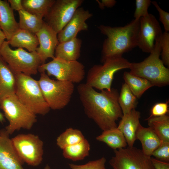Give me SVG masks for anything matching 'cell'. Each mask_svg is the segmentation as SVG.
<instances>
[{
    "instance_id": "60d3db41",
    "label": "cell",
    "mask_w": 169,
    "mask_h": 169,
    "mask_svg": "<svg viewBox=\"0 0 169 169\" xmlns=\"http://www.w3.org/2000/svg\"><path fill=\"white\" fill-rule=\"evenodd\" d=\"M5 121V118L4 115L1 112H0V122L3 123Z\"/></svg>"
},
{
    "instance_id": "484cf974",
    "label": "cell",
    "mask_w": 169,
    "mask_h": 169,
    "mask_svg": "<svg viewBox=\"0 0 169 169\" xmlns=\"http://www.w3.org/2000/svg\"><path fill=\"white\" fill-rule=\"evenodd\" d=\"M149 127L162 141L169 142V116L167 115L149 117Z\"/></svg>"
},
{
    "instance_id": "e575fe53",
    "label": "cell",
    "mask_w": 169,
    "mask_h": 169,
    "mask_svg": "<svg viewBox=\"0 0 169 169\" xmlns=\"http://www.w3.org/2000/svg\"><path fill=\"white\" fill-rule=\"evenodd\" d=\"M168 101L158 103L155 104L151 110L149 117L160 116L166 115L168 112Z\"/></svg>"
},
{
    "instance_id": "8d00e7d4",
    "label": "cell",
    "mask_w": 169,
    "mask_h": 169,
    "mask_svg": "<svg viewBox=\"0 0 169 169\" xmlns=\"http://www.w3.org/2000/svg\"><path fill=\"white\" fill-rule=\"evenodd\" d=\"M154 169H169V162H165L151 157Z\"/></svg>"
},
{
    "instance_id": "f1b7e54d",
    "label": "cell",
    "mask_w": 169,
    "mask_h": 169,
    "mask_svg": "<svg viewBox=\"0 0 169 169\" xmlns=\"http://www.w3.org/2000/svg\"><path fill=\"white\" fill-rule=\"evenodd\" d=\"M85 139L79 130L69 128L60 135L56 139V144L63 149L70 146L78 143Z\"/></svg>"
},
{
    "instance_id": "603a6c76",
    "label": "cell",
    "mask_w": 169,
    "mask_h": 169,
    "mask_svg": "<svg viewBox=\"0 0 169 169\" xmlns=\"http://www.w3.org/2000/svg\"><path fill=\"white\" fill-rule=\"evenodd\" d=\"M96 139L114 150L125 148L127 145L124 136L117 127L103 131Z\"/></svg>"
},
{
    "instance_id": "277c9868",
    "label": "cell",
    "mask_w": 169,
    "mask_h": 169,
    "mask_svg": "<svg viewBox=\"0 0 169 169\" xmlns=\"http://www.w3.org/2000/svg\"><path fill=\"white\" fill-rule=\"evenodd\" d=\"M14 73L15 95L19 101L35 115H44L48 113L50 109L45 100L38 80L29 75Z\"/></svg>"
},
{
    "instance_id": "1f68e13d",
    "label": "cell",
    "mask_w": 169,
    "mask_h": 169,
    "mask_svg": "<svg viewBox=\"0 0 169 169\" xmlns=\"http://www.w3.org/2000/svg\"><path fill=\"white\" fill-rule=\"evenodd\" d=\"M151 4V1L150 0H136L134 15L135 19H139L141 17L147 16L149 13V7Z\"/></svg>"
},
{
    "instance_id": "cb8c5ba5",
    "label": "cell",
    "mask_w": 169,
    "mask_h": 169,
    "mask_svg": "<svg viewBox=\"0 0 169 169\" xmlns=\"http://www.w3.org/2000/svg\"><path fill=\"white\" fill-rule=\"evenodd\" d=\"M125 83L137 98H140L143 93L153 86L151 83L144 78L125 71L123 74Z\"/></svg>"
},
{
    "instance_id": "44dd1931",
    "label": "cell",
    "mask_w": 169,
    "mask_h": 169,
    "mask_svg": "<svg viewBox=\"0 0 169 169\" xmlns=\"http://www.w3.org/2000/svg\"><path fill=\"white\" fill-rule=\"evenodd\" d=\"M15 74L0 55V99L15 94Z\"/></svg>"
},
{
    "instance_id": "d590c367",
    "label": "cell",
    "mask_w": 169,
    "mask_h": 169,
    "mask_svg": "<svg viewBox=\"0 0 169 169\" xmlns=\"http://www.w3.org/2000/svg\"><path fill=\"white\" fill-rule=\"evenodd\" d=\"M151 3L155 7L159 13V20L163 25L165 32L169 31V13L162 9L156 1H151Z\"/></svg>"
},
{
    "instance_id": "7a4b0ae2",
    "label": "cell",
    "mask_w": 169,
    "mask_h": 169,
    "mask_svg": "<svg viewBox=\"0 0 169 169\" xmlns=\"http://www.w3.org/2000/svg\"><path fill=\"white\" fill-rule=\"evenodd\" d=\"M140 19H134L123 26L100 25L98 27L101 33L107 37L101 51L102 63L110 58L122 57L124 53L137 46Z\"/></svg>"
},
{
    "instance_id": "f35d334b",
    "label": "cell",
    "mask_w": 169,
    "mask_h": 169,
    "mask_svg": "<svg viewBox=\"0 0 169 169\" xmlns=\"http://www.w3.org/2000/svg\"><path fill=\"white\" fill-rule=\"evenodd\" d=\"M8 2L13 10H17L18 12L23 10L22 0H8Z\"/></svg>"
},
{
    "instance_id": "52a82bcc",
    "label": "cell",
    "mask_w": 169,
    "mask_h": 169,
    "mask_svg": "<svg viewBox=\"0 0 169 169\" xmlns=\"http://www.w3.org/2000/svg\"><path fill=\"white\" fill-rule=\"evenodd\" d=\"M38 81L50 109L61 110L69 103L74 89V83L51 79L45 72L41 73Z\"/></svg>"
},
{
    "instance_id": "8fae6325",
    "label": "cell",
    "mask_w": 169,
    "mask_h": 169,
    "mask_svg": "<svg viewBox=\"0 0 169 169\" xmlns=\"http://www.w3.org/2000/svg\"><path fill=\"white\" fill-rule=\"evenodd\" d=\"M109 163L112 169H154L151 157L133 146L114 150Z\"/></svg>"
},
{
    "instance_id": "9c48e42d",
    "label": "cell",
    "mask_w": 169,
    "mask_h": 169,
    "mask_svg": "<svg viewBox=\"0 0 169 169\" xmlns=\"http://www.w3.org/2000/svg\"><path fill=\"white\" fill-rule=\"evenodd\" d=\"M38 71L41 73L46 72L49 76H54L58 80L73 83H80L85 74V67L77 60H66L55 57L40 65Z\"/></svg>"
},
{
    "instance_id": "9a60e30c",
    "label": "cell",
    "mask_w": 169,
    "mask_h": 169,
    "mask_svg": "<svg viewBox=\"0 0 169 169\" xmlns=\"http://www.w3.org/2000/svg\"><path fill=\"white\" fill-rule=\"evenodd\" d=\"M92 16L88 10L82 7L78 8L69 22L58 33L59 43L76 37L79 32L87 30L88 27L86 21Z\"/></svg>"
},
{
    "instance_id": "ab89813d",
    "label": "cell",
    "mask_w": 169,
    "mask_h": 169,
    "mask_svg": "<svg viewBox=\"0 0 169 169\" xmlns=\"http://www.w3.org/2000/svg\"><path fill=\"white\" fill-rule=\"evenodd\" d=\"M6 39V36L0 27V48Z\"/></svg>"
},
{
    "instance_id": "b9f144b4",
    "label": "cell",
    "mask_w": 169,
    "mask_h": 169,
    "mask_svg": "<svg viewBox=\"0 0 169 169\" xmlns=\"http://www.w3.org/2000/svg\"><path fill=\"white\" fill-rule=\"evenodd\" d=\"M44 169H51V168L49 165H47L44 167Z\"/></svg>"
},
{
    "instance_id": "4316f807",
    "label": "cell",
    "mask_w": 169,
    "mask_h": 169,
    "mask_svg": "<svg viewBox=\"0 0 169 169\" xmlns=\"http://www.w3.org/2000/svg\"><path fill=\"white\" fill-rule=\"evenodd\" d=\"M20 29L27 30L35 34L42 26L43 18L31 14L24 10L18 11Z\"/></svg>"
},
{
    "instance_id": "d4e9b609",
    "label": "cell",
    "mask_w": 169,
    "mask_h": 169,
    "mask_svg": "<svg viewBox=\"0 0 169 169\" xmlns=\"http://www.w3.org/2000/svg\"><path fill=\"white\" fill-rule=\"evenodd\" d=\"M90 145L85 138L75 144L63 149V155L65 158L74 161L83 160L89 154Z\"/></svg>"
},
{
    "instance_id": "30bf717a",
    "label": "cell",
    "mask_w": 169,
    "mask_h": 169,
    "mask_svg": "<svg viewBox=\"0 0 169 169\" xmlns=\"http://www.w3.org/2000/svg\"><path fill=\"white\" fill-rule=\"evenodd\" d=\"M14 148L23 162L33 166L41 163L43 155V142L37 135L20 134L11 139Z\"/></svg>"
},
{
    "instance_id": "7c38bea8",
    "label": "cell",
    "mask_w": 169,
    "mask_h": 169,
    "mask_svg": "<svg viewBox=\"0 0 169 169\" xmlns=\"http://www.w3.org/2000/svg\"><path fill=\"white\" fill-rule=\"evenodd\" d=\"M83 0H55L44 21L57 34L65 27Z\"/></svg>"
},
{
    "instance_id": "d6a6232c",
    "label": "cell",
    "mask_w": 169,
    "mask_h": 169,
    "mask_svg": "<svg viewBox=\"0 0 169 169\" xmlns=\"http://www.w3.org/2000/svg\"><path fill=\"white\" fill-rule=\"evenodd\" d=\"M152 156L158 160L169 162V142L162 141Z\"/></svg>"
},
{
    "instance_id": "e0dca14e",
    "label": "cell",
    "mask_w": 169,
    "mask_h": 169,
    "mask_svg": "<svg viewBox=\"0 0 169 169\" xmlns=\"http://www.w3.org/2000/svg\"><path fill=\"white\" fill-rule=\"evenodd\" d=\"M140 113L134 109L123 115L117 128L122 133L128 147L133 146L137 140L136 134L140 124Z\"/></svg>"
},
{
    "instance_id": "5b68a950",
    "label": "cell",
    "mask_w": 169,
    "mask_h": 169,
    "mask_svg": "<svg viewBox=\"0 0 169 169\" xmlns=\"http://www.w3.org/2000/svg\"><path fill=\"white\" fill-rule=\"evenodd\" d=\"M0 108L9 122L5 130L9 135L21 129L30 130L37 121L36 115L23 105L15 94L0 99Z\"/></svg>"
},
{
    "instance_id": "74e56055",
    "label": "cell",
    "mask_w": 169,
    "mask_h": 169,
    "mask_svg": "<svg viewBox=\"0 0 169 169\" xmlns=\"http://www.w3.org/2000/svg\"><path fill=\"white\" fill-rule=\"evenodd\" d=\"M96 1L98 3L99 7L102 9H104L105 7H112L116 3V1L115 0H102L100 1L99 0Z\"/></svg>"
},
{
    "instance_id": "7402d4cb",
    "label": "cell",
    "mask_w": 169,
    "mask_h": 169,
    "mask_svg": "<svg viewBox=\"0 0 169 169\" xmlns=\"http://www.w3.org/2000/svg\"><path fill=\"white\" fill-rule=\"evenodd\" d=\"M8 42L13 47L25 48L30 52L36 51L39 45L35 34L21 29L16 31Z\"/></svg>"
},
{
    "instance_id": "5bb4252c",
    "label": "cell",
    "mask_w": 169,
    "mask_h": 169,
    "mask_svg": "<svg viewBox=\"0 0 169 169\" xmlns=\"http://www.w3.org/2000/svg\"><path fill=\"white\" fill-rule=\"evenodd\" d=\"M35 35L39 42L36 51L43 64L48 58L55 57V50L59 43L57 34L44 21Z\"/></svg>"
},
{
    "instance_id": "4dcf8cb0",
    "label": "cell",
    "mask_w": 169,
    "mask_h": 169,
    "mask_svg": "<svg viewBox=\"0 0 169 169\" xmlns=\"http://www.w3.org/2000/svg\"><path fill=\"white\" fill-rule=\"evenodd\" d=\"M106 159L102 157L97 160L90 161L83 165L69 164L71 169H107L105 167Z\"/></svg>"
},
{
    "instance_id": "f546056e",
    "label": "cell",
    "mask_w": 169,
    "mask_h": 169,
    "mask_svg": "<svg viewBox=\"0 0 169 169\" xmlns=\"http://www.w3.org/2000/svg\"><path fill=\"white\" fill-rule=\"evenodd\" d=\"M118 101L123 115L135 109L137 105V98L125 83L122 85Z\"/></svg>"
},
{
    "instance_id": "ba28073f",
    "label": "cell",
    "mask_w": 169,
    "mask_h": 169,
    "mask_svg": "<svg viewBox=\"0 0 169 169\" xmlns=\"http://www.w3.org/2000/svg\"><path fill=\"white\" fill-rule=\"evenodd\" d=\"M0 55L14 73L35 75L39 66L43 64L36 51L28 52L22 48L12 49L7 41L0 48Z\"/></svg>"
},
{
    "instance_id": "3957f363",
    "label": "cell",
    "mask_w": 169,
    "mask_h": 169,
    "mask_svg": "<svg viewBox=\"0 0 169 169\" xmlns=\"http://www.w3.org/2000/svg\"><path fill=\"white\" fill-rule=\"evenodd\" d=\"M161 38L155 42L149 55L143 61L131 63L130 73L147 79L154 86L161 87L169 84V69L160 58Z\"/></svg>"
},
{
    "instance_id": "d6986e66",
    "label": "cell",
    "mask_w": 169,
    "mask_h": 169,
    "mask_svg": "<svg viewBox=\"0 0 169 169\" xmlns=\"http://www.w3.org/2000/svg\"><path fill=\"white\" fill-rule=\"evenodd\" d=\"M82 43L77 37L59 43L55 50V57L66 60H77L80 56Z\"/></svg>"
},
{
    "instance_id": "836d02e7",
    "label": "cell",
    "mask_w": 169,
    "mask_h": 169,
    "mask_svg": "<svg viewBox=\"0 0 169 169\" xmlns=\"http://www.w3.org/2000/svg\"><path fill=\"white\" fill-rule=\"evenodd\" d=\"M161 60L164 65L169 66V33L164 32L161 38Z\"/></svg>"
},
{
    "instance_id": "ac0fdd59",
    "label": "cell",
    "mask_w": 169,
    "mask_h": 169,
    "mask_svg": "<svg viewBox=\"0 0 169 169\" xmlns=\"http://www.w3.org/2000/svg\"><path fill=\"white\" fill-rule=\"evenodd\" d=\"M0 27L7 41L20 29L15 18L13 10L7 1L0 0Z\"/></svg>"
},
{
    "instance_id": "6da1fadb",
    "label": "cell",
    "mask_w": 169,
    "mask_h": 169,
    "mask_svg": "<svg viewBox=\"0 0 169 169\" xmlns=\"http://www.w3.org/2000/svg\"><path fill=\"white\" fill-rule=\"evenodd\" d=\"M77 90L85 113L102 130L117 127L116 121L123 114L117 89L98 92L85 83L79 84Z\"/></svg>"
},
{
    "instance_id": "83f0119b",
    "label": "cell",
    "mask_w": 169,
    "mask_h": 169,
    "mask_svg": "<svg viewBox=\"0 0 169 169\" xmlns=\"http://www.w3.org/2000/svg\"><path fill=\"white\" fill-rule=\"evenodd\" d=\"M55 0H22L23 10L44 18L48 13Z\"/></svg>"
},
{
    "instance_id": "4fadbf2b",
    "label": "cell",
    "mask_w": 169,
    "mask_h": 169,
    "mask_svg": "<svg viewBox=\"0 0 169 169\" xmlns=\"http://www.w3.org/2000/svg\"><path fill=\"white\" fill-rule=\"evenodd\" d=\"M163 33L156 17L149 13L140 19V28L137 46L142 52L150 53L156 40L160 38Z\"/></svg>"
},
{
    "instance_id": "8992f818",
    "label": "cell",
    "mask_w": 169,
    "mask_h": 169,
    "mask_svg": "<svg viewBox=\"0 0 169 169\" xmlns=\"http://www.w3.org/2000/svg\"><path fill=\"white\" fill-rule=\"evenodd\" d=\"M101 64L95 65L88 70L85 83L100 90H111L114 75L117 71L129 69L131 62L122 57L105 59Z\"/></svg>"
},
{
    "instance_id": "ffe728a7",
    "label": "cell",
    "mask_w": 169,
    "mask_h": 169,
    "mask_svg": "<svg viewBox=\"0 0 169 169\" xmlns=\"http://www.w3.org/2000/svg\"><path fill=\"white\" fill-rule=\"evenodd\" d=\"M136 137L141 143L143 152L150 157L162 141L150 128L145 127L141 124L137 131Z\"/></svg>"
},
{
    "instance_id": "2e32d148",
    "label": "cell",
    "mask_w": 169,
    "mask_h": 169,
    "mask_svg": "<svg viewBox=\"0 0 169 169\" xmlns=\"http://www.w3.org/2000/svg\"><path fill=\"white\" fill-rule=\"evenodd\" d=\"M5 130L0 131V169H24Z\"/></svg>"
}]
</instances>
